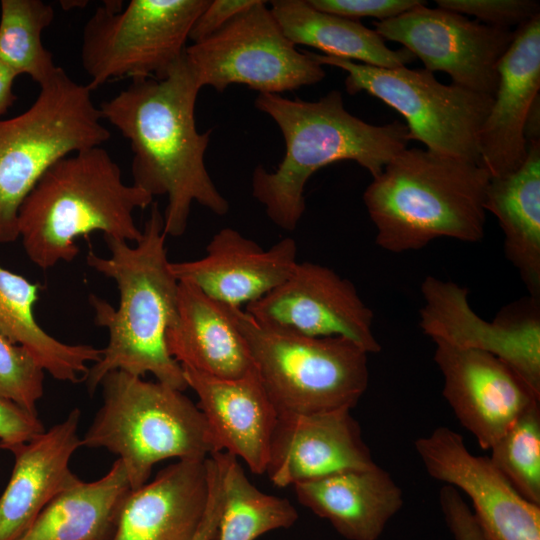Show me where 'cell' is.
<instances>
[{
  "label": "cell",
  "instance_id": "37",
  "mask_svg": "<svg viewBox=\"0 0 540 540\" xmlns=\"http://www.w3.org/2000/svg\"><path fill=\"white\" fill-rule=\"evenodd\" d=\"M256 2L257 0L210 1L196 19L190 31L189 40L193 43H198L209 38Z\"/></svg>",
  "mask_w": 540,
  "mask_h": 540
},
{
  "label": "cell",
  "instance_id": "36",
  "mask_svg": "<svg viewBox=\"0 0 540 540\" xmlns=\"http://www.w3.org/2000/svg\"><path fill=\"white\" fill-rule=\"evenodd\" d=\"M439 499L445 521L456 540H488L456 488L444 486Z\"/></svg>",
  "mask_w": 540,
  "mask_h": 540
},
{
  "label": "cell",
  "instance_id": "33",
  "mask_svg": "<svg viewBox=\"0 0 540 540\" xmlns=\"http://www.w3.org/2000/svg\"><path fill=\"white\" fill-rule=\"evenodd\" d=\"M439 8L468 14L483 24L511 29L521 26L540 14L535 0H436Z\"/></svg>",
  "mask_w": 540,
  "mask_h": 540
},
{
  "label": "cell",
  "instance_id": "32",
  "mask_svg": "<svg viewBox=\"0 0 540 540\" xmlns=\"http://www.w3.org/2000/svg\"><path fill=\"white\" fill-rule=\"evenodd\" d=\"M45 371L23 347L0 334V397L37 413Z\"/></svg>",
  "mask_w": 540,
  "mask_h": 540
},
{
  "label": "cell",
  "instance_id": "29",
  "mask_svg": "<svg viewBox=\"0 0 540 540\" xmlns=\"http://www.w3.org/2000/svg\"><path fill=\"white\" fill-rule=\"evenodd\" d=\"M218 467L222 512L217 540H255L263 534L293 526L298 513L285 498L260 491L246 476L234 455H210Z\"/></svg>",
  "mask_w": 540,
  "mask_h": 540
},
{
  "label": "cell",
  "instance_id": "6",
  "mask_svg": "<svg viewBox=\"0 0 540 540\" xmlns=\"http://www.w3.org/2000/svg\"><path fill=\"white\" fill-rule=\"evenodd\" d=\"M100 386L103 403L81 447L117 455L131 489L148 482L163 460H205L217 452L201 410L183 391L118 370Z\"/></svg>",
  "mask_w": 540,
  "mask_h": 540
},
{
  "label": "cell",
  "instance_id": "14",
  "mask_svg": "<svg viewBox=\"0 0 540 540\" xmlns=\"http://www.w3.org/2000/svg\"><path fill=\"white\" fill-rule=\"evenodd\" d=\"M257 321L308 337H343L368 354L381 347L372 330L373 312L354 284L332 269L297 262L275 289L248 304Z\"/></svg>",
  "mask_w": 540,
  "mask_h": 540
},
{
  "label": "cell",
  "instance_id": "26",
  "mask_svg": "<svg viewBox=\"0 0 540 540\" xmlns=\"http://www.w3.org/2000/svg\"><path fill=\"white\" fill-rule=\"evenodd\" d=\"M130 490L125 469L116 459L97 480L77 478L61 491L18 540H110Z\"/></svg>",
  "mask_w": 540,
  "mask_h": 540
},
{
  "label": "cell",
  "instance_id": "21",
  "mask_svg": "<svg viewBox=\"0 0 540 540\" xmlns=\"http://www.w3.org/2000/svg\"><path fill=\"white\" fill-rule=\"evenodd\" d=\"M81 412L67 416L30 441L14 448V466L0 496V540H18L42 510L78 477L70 469L81 447Z\"/></svg>",
  "mask_w": 540,
  "mask_h": 540
},
{
  "label": "cell",
  "instance_id": "20",
  "mask_svg": "<svg viewBox=\"0 0 540 540\" xmlns=\"http://www.w3.org/2000/svg\"><path fill=\"white\" fill-rule=\"evenodd\" d=\"M181 367L187 387L199 399L197 406L217 452L241 458L252 473H266L279 414L256 369L238 379H223Z\"/></svg>",
  "mask_w": 540,
  "mask_h": 540
},
{
  "label": "cell",
  "instance_id": "13",
  "mask_svg": "<svg viewBox=\"0 0 540 540\" xmlns=\"http://www.w3.org/2000/svg\"><path fill=\"white\" fill-rule=\"evenodd\" d=\"M420 328L434 342L491 354L506 363L540 398L539 300L511 306L492 321L472 309L468 290L428 276L421 285Z\"/></svg>",
  "mask_w": 540,
  "mask_h": 540
},
{
  "label": "cell",
  "instance_id": "12",
  "mask_svg": "<svg viewBox=\"0 0 540 540\" xmlns=\"http://www.w3.org/2000/svg\"><path fill=\"white\" fill-rule=\"evenodd\" d=\"M427 2L394 18L376 21L374 30L398 42L430 72L447 73L453 84L494 98L498 64L515 30L494 27Z\"/></svg>",
  "mask_w": 540,
  "mask_h": 540
},
{
  "label": "cell",
  "instance_id": "19",
  "mask_svg": "<svg viewBox=\"0 0 540 540\" xmlns=\"http://www.w3.org/2000/svg\"><path fill=\"white\" fill-rule=\"evenodd\" d=\"M497 70V90L478 141L479 165L491 178L515 172L527 158L523 127L540 89V14L515 29Z\"/></svg>",
  "mask_w": 540,
  "mask_h": 540
},
{
  "label": "cell",
  "instance_id": "9",
  "mask_svg": "<svg viewBox=\"0 0 540 540\" xmlns=\"http://www.w3.org/2000/svg\"><path fill=\"white\" fill-rule=\"evenodd\" d=\"M309 54L321 66L347 73V93L367 92L398 111L406 120L410 140L422 142L434 153L479 164V133L493 97L440 83L425 68H382Z\"/></svg>",
  "mask_w": 540,
  "mask_h": 540
},
{
  "label": "cell",
  "instance_id": "23",
  "mask_svg": "<svg viewBox=\"0 0 540 540\" xmlns=\"http://www.w3.org/2000/svg\"><path fill=\"white\" fill-rule=\"evenodd\" d=\"M169 354L181 365L223 378L255 370L247 343L228 307L179 281L177 316L166 333Z\"/></svg>",
  "mask_w": 540,
  "mask_h": 540
},
{
  "label": "cell",
  "instance_id": "7",
  "mask_svg": "<svg viewBox=\"0 0 540 540\" xmlns=\"http://www.w3.org/2000/svg\"><path fill=\"white\" fill-rule=\"evenodd\" d=\"M91 93L59 67L25 112L0 119V243L18 238L19 208L48 169L110 139Z\"/></svg>",
  "mask_w": 540,
  "mask_h": 540
},
{
  "label": "cell",
  "instance_id": "27",
  "mask_svg": "<svg viewBox=\"0 0 540 540\" xmlns=\"http://www.w3.org/2000/svg\"><path fill=\"white\" fill-rule=\"evenodd\" d=\"M270 11L294 45L316 48L323 55L382 67L406 66L416 58L407 49L392 50L361 22L315 9L308 0H274Z\"/></svg>",
  "mask_w": 540,
  "mask_h": 540
},
{
  "label": "cell",
  "instance_id": "34",
  "mask_svg": "<svg viewBox=\"0 0 540 540\" xmlns=\"http://www.w3.org/2000/svg\"><path fill=\"white\" fill-rule=\"evenodd\" d=\"M315 9L357 20L374 17L381 20L397 17L425 3L422 0H308Z\"/></svg>",
  "mask_w": 540,
  "mask_h": 540
},
{
  "label": "cell",
  "instance_id": "40",
  "mask_svg": "<svg viewBox=\"0 0 540 540\" xmlns=\"http://www.w3.org/2000/svg\"><path fill=\"white\" fill-rule=\"evenodd\" d=\"M523 135L527 144L540 142V97L534 99L523 127Z\"/></svg>",
  "mask_w": 540,
  "mask_h": 540
},
{
  "label": "cell",
  "instance_id": "22",
  "mask_svg": "<svg viewBox=\"0 0 540 540\" xmlns=\"http://www.w3.org/2000/svg\"><path fill=\"white\" fill-rule=\"evenodd\" d=\"M206 459L177 460L131 489L110 540H192L208 499Z\"/></svg>",
  "mask_w": 540,
  "mask_h": 540
},
{
  "label": "cell",
  "instance_id": "31",
  "mask_svg": "<svg viewBox=\"0 0 540 540\" xmlns=\"http://www.w3.org/2000/svg\"><path fill=\"white\" fill-rule=\"evenodd\" d=\"M490 450L491 462L512 487L540 505V402L522 412Z\"/></svg>",
  "mask_w": 540,
  "mask_h": 540
},
{
  "label": "cell",
  "instance_id": "35",
  "mask_svg": "<svg viewBox=\"0 0 540 540\" xmlns=\"http://www.w3.org/2000/svg\"><path fill=\"white\" fill-rule=\"evenodd\" d=\"M45 430L38 413L0 397V448L12 451Z\"/></svg>",
  "mask_w": 540,
  "mask_h": 540
},
{
  "label": "cell",
  "instance_id": "28",
  "mask_svg": "<svg viewBox=\"0 0 540 540\" xmlns=\"http://www.w3.org/2000/svg\"><path fill=\"white\" fill-rule=\"evenodd\" d=\"M38 297V284L0 264V334L28 351L45 373L56 380L85 381L88 365L100 359L102 349L68 344L47 333L33 313Z\"/></svg>",
  "mask_w": 540,
  "mask_h": 540
},
{
  "label": "cell",
  "instance_id": "16",
  "mask_svg": "<svg viewBox=\"0 0 540 540\" xmlns=\"http://www.w3.org/2000/svg\"><path fill=\"white\" fill-rule=\"evenodd\" d=\"M443 396L480 447L490 450L529 406L540 402L503 361L486 352L434 342Z\"/></svg>",
  "mask_w": 540,
  "mask_h": 540
},
{
  "label": "cell",
  "instance_id": "18",
  "mask_svg": "<svg viewBox=\"0 0 540 540\" xmlns=\"http://www.w3.org/2000/svg\"><path fill=\"white\" fill-rule=\"evenodd\" d=\"M297 262V245L292 238H283L265 250L226 227L212 237L204 257L171 262V270L178 281L196 286L211 299L241 308L280 285Z\"/></svg>",
  "mask_w": 540,
  "mask_h": 540
},
{
  "label": "cell",
  "instance_id": "15",
  "mask_svg": "<svg viewBox=\"0 0 540 540\" xmlns=\"http://www.w3.org/2000/svg\"><path fill=\"white\" fill-rule=\"evenodd\" d=\"M415 449L431 477L467 494L488 540H540V505L524 499L489 457L473 455L459 433L439 427Z\"/></svg>",
  "mask_w": 540,
  "mask_h": 540
},
{
  "label": "cell",
  "instance_id": "10",
  "mask_svg": "<svg viewBox=\"0 0 540 540\" xmlns=\"http://www.w3.org/2000/svg\"><path fill=\"white\" fill-rule=\"evenodd\" d=\"M210 0H131L99 6L83 29L81 63L93 90L130 77L164 79L184 56Z\"/></svg>",
  "mask_w": 540,
  "mask_h": 540
},
{
  "label": "cell",
  "instance_id": "2",
  "mask_svg": "<svg viewBox=\"0 0 540 540\" xmlns=\"http://www.w3.org/2000/svg\"><path fill=\"white\" fill-rule=\"evenodd\" d=\"M109 257L89 251L88 265L112 279L119 291L115 309L106 300L90 294L95 322L108 331V343L100 359L89 368L86 384L93 394L106 374L123 371L185 391L181 365L169 354L167 330L177 316L179 281L171 270L165 245L163 214L152 203L141 238L134 244L104 237Z\"/></svg>",
  "mask_w": 540,
  "mask_h": 540
},
{
  "label": "cell",
  "instance_id": "3",
  "mask_svg": "<svg viewBox=\"0 0 540 540\" xmlns=\"http://www.w3.org/2000/svg\"><path fill=\"white\" fill-rule=\"evenodd\" d=\"M254 105L279 127L285 154L273 171L262 165L254 169L252 194L269 219L289 232L305 212V185L316 171L352 160L374 178L410 141L407 126L399 121L373 125L350 114L338 90L316 101L260 93Z\"/></svg>",
  "mask_w": 540,
  "mask_h": 540
},
{
  "label": "cell",
  "instance_id": "1",
  "mask_svg": "<svg viewBox=\"0 0 540 540\" xmlns=\"http://www.w3.org/2000/svg\"><path fill=\"white\" fill-rule=\"evenodd\" d=\"M200 89L184 54L164 79H132L99 108L129 141L132 184L152 197L167 196L166 236L184 234L194 202L218 216L229 211L205 164L212 130L196 128Z\"/></svg>",
  "mask_w": 540,
  "mask_h": 540
},
{
  "label": "cell",
  "instance_id": "24",
  "mask_svg": "<svg viewBox=\"0 0 540 540\" xmlns=\"http://www.w3.org/2000/svg\"><path fill=\"white\" fill-rule=\"evenodd\" d=\"M293 489L300 504L348 540H377L403 505L401 488L377 464L300 482Z\"/></svg>",
  "mask_w": 540,
  "mask_h": 540
},
{
  "label": "cell",
  "instance_id": "5",
  "mask_svg": "<svg viewBox=\"0 0 540 540\" xmlns=\"http://www.w3.org/2000/svg\"><path fill=\"white\" fill-rule=\"evenodd\" d=\"M147 192L126 184L119 165L101 146L56 162L22 202L18 238L30 261L47 270L79 254L76 240L101 231L136 243L142 236L134 212L152 205Z\"/></svg>",
  "mask_w": 540,
  "mask_h": 540
},
{
  "label": "cell",
  "instance_id": "25",
  "mask_svg": "<svg viewBox=\"0 0 540 540\" xmlns=\"http://www.w3.org/2000/svg\"><path fill=\"white\" fill-rule=\"evenodd\" d=\"M484 208L504 234L506 258L517 269L530 297H540V142L528 144L515 172L490 178Z\"/></svg>",
  "mask_w": 540,
  "mask_h": 540
},
{
  "label": "cell",
  "instance_id": "17",
  "mask_svg": "<svg viewBox=\"0 0 540 540\" xmlns=\"http://www.w3.org/2000/svg\"><path fill=\"white\" fill-rule=\"evenodd\" d=\"M350 408L279 414L266 473L277 487L374 466Z\"/></svg>",
  "mask_w": 540,
  "mask_h": 540
},
{
  "label": "cell",
  "instance_id": "4",
  "mask_svg": "<svg viewBox=\"0 0 540 540\" xmlns=\"http://www.w3.org/2000/svg\"><path fill=\"white\" fill-rule=\"evenodd\" d=\"M489 173L478 163L405 148L367 186L363 200L376 243L392 253L419 250L439 238L484 237Z\"/></svg>",
  "mask_w": 540,
  "mask_h": 540
},
{
  "label": "cell",
  "instance_id": "11",
  "mask_svg": "<svg viewBox=\"0 0 540 540\" xmlns=\"http://www.w3.org/2000/svg\"><path fill=\"white\" fill-rule=\"evenodd\" d=\"M266 1L257 0L209 38L187 46L185 56L200 88L224 92L245 85L280 94L316 84L326 73L282 32Z\"/></svg>",
  "mask_w": 540,
  "mask_h": 540
},
{
  "label": "cell",
  "instance_id": "30",
  "mask_svg": "<svg viewBox=\"0 0 540 540\" xmlns=\"http://www.w3.org/2000/svg\"><path fill=\"white\" fill-rule=\"evenodd\" d=\"M0 62L17 76L27 74L39 86L59 67L42 42L53 22L52 5L42 0H2L0 4Z\"/></svg>",
  "mask_w": 540,
  "mask_h": 540
},
{
  "label": "cell",
  "instance_id": "38",
  "mask_svg": "<svg viewBox=\"0 0 540 540\" xmlns=\"http://www.w3.org/2000/svg\"><path fill=\"white\" fill-rule=\"evenodd\" d=\"M208 472V499L203 518L192 540H217L222 512V490L218 467L210 456L206 459Z\"/></svg>",
  "mask_w": 540,
  "mask_h": 540
},
{
  "label": "cell",
  "instance_id": "39",
  "mask_svg": "<svg viewBox=\"0 0 540 540\" xmlns=\"http://www.w3.org/2000/svg\"><path fill=\"white\" fill-rule=\"evenodd\" d=\"M16 77L17 75L12 70L0 62V117L7 112L16 100L13 92Z\"/></svg>",
  "mask_w": 540,
  "mask_h": 540
},
{
  "label": "cell",
  "instance_id": "8",
  "mask_svg": "<svg viewBox=\"0 0 540 540\" xmlns=\"http://www.w3.org/2000/svg\"><path fill=\"white\" fill-rule=\"evenodd\" d=\"M278 414L354 408L369 382L368 353L343 337H308L228 307Z\"/></svg>",
  "mask_w": 540,
  "mask_h": 540
}]
</instances>
